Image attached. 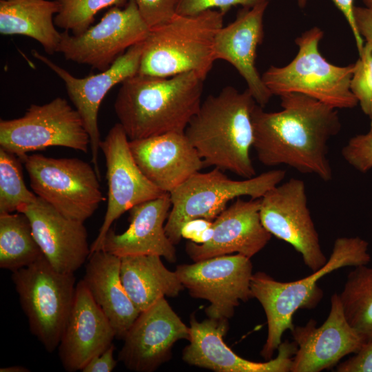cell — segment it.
Here are the masks:
<instances>
[{
	"mask_svg": "<svg viewBox=\"0 0 372 372\" xmlns=\"http://www.w3.org/2000/svg\"><path fill=\"white\" fill-rule=\"evenodd\" d=\"M330 302L329 315L320 327L311 319L305 325L294 326L290 331L297 345L290 372L331 369L364 344V340L346 318L339 293L335 292Z\"/></svg>",
	"mask_w": 372,
	"mask_h": 372,
	"instance_id": "e0dca14e",
	"label": "cell"
},
{
	"mask_svg": "<svg viewBox=\"0 0 372 372\" xmlns=\"http://www.w3.org/2000/svg\"><path fill=\"white\" fill-rule=\"evenodd\" d=\"M344 161L357 171L366 173L372 169V132L351 137L342 147Z\"/></svg>",
	"mask_w": 372,
	"mask_h": 372,
	"instance_id": "d6a6232c",
	"label": "cell"
},
{
	"mask_svg": "<svg viewBox=\"0 0 372 372\" xmlns=\"http://www.w3.org/2000/svg\"><path fill=\"white\" fill-rule=\"evenodd\" d=\"M189 338V327L162 298L141 311L123 338L118 359L130 371L152 372L168 361L177 341Z\"/></svg>",
	"mask_w": 372,
	"mask_h": 372,
	"instance_id": "2e32d148",
	"label": "cell"
},
{
	"mask_svg": "<svg viewBox=\"0 0 372 372\" xmlns=\"http://www.w3.org/2000/svg\"><path fill=\"white\" fill-rule=\"evenodd\" d=\"M1 372H29L30 370L22 366H10L0 369Z\"/></svg>",
	"mask_w": 372,
	"mask_h": 372,
	"instance_id": "60d3db41",
	"label": "cell"
},
{
	"mask_svg": "<svg viewBox=\"0 0 372 372\" xmlns=\"http://www.w3.org/2000/svg\"><path fill=\"white\" fill-rule=\"evenodd\" d=\"M354 63L350 88L363 113L369 116L372 105V45L365 42Z\"/></svg>",
	"mask_w": 372,
	"mask_h": 372,
	"instance_id": "1f68e13d",
	"label": "cell"
},
{
	"mask_svg": "<svg viewBox=\"0 0 372 372\" xmlns=\"http://www.w3.org/2000/svg\"><path fill=\"white\" fill-rule=\"evenodd\" d=\"M59 12L54 24L64 31L78 35L87 30L101 10L113 6H123L128 0H56Z\"/></svg>",
	"mask_w": 372,
	"mask_h": 372,
	"instance_id": "4dcf8cb0",
	"label": "cell"
},
{
	"mask_svg": "<svg viewBox=\"0 0 372 372\" xmlns=\"http://www.w3.org/2000/svg\"><path fill=\"white\" fill-rule=\"evenodd\" d=\"M337 372H372V339L349 359L337 364Z\"/></svg>",
	"mask_w": 372,
	"mask_h": 372,
	"instance_id": "d590c367",
	"label": "cell"
},
{
	"mask_svg": "<svg viewBox=\"0 0 372 372\" xmlns=\"http://www.w3.org/2000/svg\"><path fill=\"white\" fill-rule=\"evenodd\" d=\"M250 259L239 254H227L180 265L175 271L192 297L209 302L205 309L207 318L228 320L240 301L253 298Z\"/></svg>",
	"mask_w": 372,
	"mask_h": 372,
	"instance_id": "7c38bea8",
	"label": "cell"
},
{
	"mask_svg": "<svg viewBox=\"0 0 372 372\" xmlns=\"http://www.w3.org/2000/svg\"><path fill=\"white\" fill-rule=\"evenodd\" d=\"M143 41L130 47L107 69L83 78L74 76L38 51H32L37 59L47 65L65 83L69 99L81 116L89 134L92 163L99 178L98 159L101 140L98 125L99 110L104 97L113 87L138 74Z\"/></svg>",
	"mask_w": 372,
	"mask_h": 372,
	"instance_id": "9a60e30c",
	"label": "cell"
},
{
	"mask_svg": "<svg viewBox=\"0 0 372 372\" xmlns=\"http://www.w3.org/2000/svg\"><path fill=\"white\" fill-rule=\"evenodd\" d=\"M271 0H176L175 14L193 16L203 12L214 10H220L225 14L232 7L240 6L252 7Z\"/></svg>",
	"mask_w": 372,
	"mask_h": 372,
	"instance_id": "836d02e7",
	"label": "cell"
},
{
	"mask_svg": "<svg viewBox=\"0 0 372 372\" xmlns=\"http://www.w3.org/2000/svg\"><path fill=\"white\" fill-rule=\"evenodd\" d=\"M225 14L209 10L193 16L175 14L150 28L143 41L138 74L169 77L195 72L205 80L216 61L215 37Z\"/></svg>",
	"mask_w": 372,
	"mask_h": 372,
	"instance_id": "5b68a950",
	"label": "cell"
},
{
	"mask_svg": "<svg viewBox=\"0 0 372 372\" xmlns=\"http://www.w3.org/2000/svg\"><path fill=\"white\" fill-rule=\"evenodd\" d=\"M285 175L284 170L273 169L236 180L216 167L195 173L169 193L172 207L165 225L166 235L174 245L178 244L187 222L196 218L214 221L230 200L243 196L260 198L280 184Z\"/></svg>",
	"mask_w": 372,
	"mask_h": 372,
	"instance_id": "52a82bcc",
	"label": "cell"
},
{
	"mask_svg": "<svg viewBox=\"0 0 372 372\" xmlns=\"http://www.w3.org/2000/svg\"><path fill=\"white\" fill-rule=\"evenodd\" d=\"M60 146L87 153L90 136L81 116L61 96L31 105L21 117L0 121V148L19 158Z\"/></svg>",
	"mask_w": 372,
	"mask_h": 372,
	"instance_id": "30bf717a",
	"label": "cell"
},
{
	"mask_svg": "<svg viewBox=\"0 0 372 372\" xmlns=\"http://www.w3.org/2000/svg\"><path fill=\"white\" fill-rule=\"evenodd\" d=\"M129 145L143 174L165 193H170L205 167L185 132L132 140Z\"/></svg>",
	"mask_w": 372,
	"mask_h": 372,
	"instance_id": "603a6c76",
	"label": "cell"
},
{
	"mask_svg": "<svg viewBox=\"0 0 372 372\" xmlns=\"http://www.w3.org/2000/svg\"><path fill=\"white\" fill-rule=\"evenodd\" d=\"M114 346L111 344L105 351L93 358L81 370L83 372H111L117 364L114 357Z\"/></svg>",
	"mask_w": 372,
	"mask_h": 372,
	"instance_id": "f35d334b",
	"label": "cell"
},
{
	"mask_svg": "<svg viewBox=\"0 0 372 372\" xmlns=\"http://www.w3.org/2000/svg\"><path fill=\"white\" fill-rule=\"evenodd\" d=\"M214 234L213 221L204 218H196L187 222L181 229L182 238L203 244L208 242Z\"/></svg>",
	"mask_w": 372,
	"mask_h": 372,
	"instance_id": "8d00e7d4",
	"label": "cell"
},
{
	"mask_svg": "<svg viewBox=\"0 0 372 372\" xmlns=\"http://www.w3.org/2000/svg\"><path fill=\"white\" fill-rule=\"evenodd\" d=\"M120 273L127 294L140 311L165 296L176 297L184 289L176 272L169 270L158 255L121 257Z\"/></svg>",
	"mask_w": 372,
	"mask_h": 372,
	"instance_id": "484cf974",
	"label": "cell"
},
{
	"mask_svg": "<svg viewBox=\"0 0 372 372\" xmlns=\"http://www.w3.org/2000/svg\"><path fill=\"white\" fill-rule=\"evenodd\" d=\"M43 254L23 213L0 214V267L12 272L35 262Z\"/></svg>",
	"mask_w": 372,
	"mask_h": 372,
	"instance_id": "83f0119b",
	"label": "cell"
},
{
	"mask_svg": "<svg viewBox=\"0 0 372 372\" xmlns=\"http://www.w3.org/2000/svg\"><path fill=\"white\" fill-rule=\"evenodd\" d=\"M339 295L350 324L364 342L372 339V267H355Z\"/></svg>",
	"mask_w": 372,
	"mask_h": 372,
	"instance_id": "f1b7e54d",
	"label": "cell"
},
{
	"mask_svg": "<svg viewBox=\"0 0 372 372\" xmlns=\"http://www.w3.org/2000/svg\"><path fill=\"white\" fill-rule=\"evenodd\" d=\"M369 117L371 119L369 131L372 132V105H371V114L369 115Z\"/></svg>",
	"mask_w": 372,
	"mask_h": 372,
	"instance_id": "7bdbcfd3",
	"label": "cell"
},
{
	"mask_svg": "<svg viewBox=\"0 0 372 372\" xmlns=\"http://www.w3.org/2000/svg\"><path fill=\"white\" fill-rule=\"evenodd\" d=\"M116 337L108 318L96 303L83 280L78 282L72 309L62 333L59 357L68 372L81 371L105 351Z\"/></svg>",
	"mask_w": 372,
	"mask_h": 372,
	"instance_id": "44dd1931",
	"label": "cell"
},
{
	"mask_svg": "<svg viewBox=\"0 0 372 372\" xmlns=\"http://www.w3.org/2000/svg\"><path fill=\"white\" fill-rule=\"evenodd\" d=\"M12 280L30 332L48 353L58 347L76 291L74 273L57 271L42 256L13 271Z\"/></svg>",
	"mask_w": 372,
	"mask_h": 372,
	"instance_id": "ba28073f",
	"label": "cell"
},
{
	"mask_svg": "<svg viewBox=\"0 0 372 372\" xmlns=\"http://www.w3.org/2000/svg\"><path fill=\"white\" fill-rule=\"evenodd\" d=\"M204 81L195 72L169 77L138 73L125 79L114 108L129 140L185 132L202 103Z\"/></svg>",
	"mask_w": 372,
	"mask_h": 372,
	"instance_id": "7a4b0ae2",
	"label": "cell"
},
{
	"mask_svg": "<svg viewBox=\"0 0 372 372\" xmlns=\"http://www.w3.org/2000/svg\"><path fill=\"white\" fill-rule=\"evenodd\" d=\"M364 4V7L372 10V0H362Z\"/></svg>",
	"mask_w": 372,
	"mask_h": 372,
	"instance_id": "b9f144b4",
	"label": "cell"
},
{
	"mask_svg": "<svg viewBox=\"0 0 372 372\" xmlns=\"http://www.w3.org/2000/svg\"><path fill=\"white\" fill-rule=\"evenodd\" d=\"M256 104L248 89L240 92L230 85L201 103L185 134L205 167L227 170L244 178L256 176L250 149Z\"/></svg>",
	"mask_w": 372,
	"mask_h": 372,
	"instance_id": "3957f363",
	"label": "cell"
},
{
	"mask_svg": "<svg viewBox=\"0 0 372 372\" xmlns=\"http://www.w3.org/2000/svg\"><path fill=\"white\" fill-rule=\"evenodd\" d=\"M129 138L118 123L101 141L106 163L107 204L98 236L90 246V254L101 249L102 242L113 223L125 211L143 202L165 194L143 174L136 164L129 145Z\"/></svg>",
	"mask_w": 372,
	"mask_h": 372,
	"instance_id": "5bb4252c",
	"label": "cell"
},
{
	"mask_svg": "<svg viewBox=\"0 0 372 372\" xmlns=\"http://www.w3.org/2000/svg\"><path fill=\"white\" fill-rule=\"evenodd\" d=\"M19 159L33 192L68 218L84 223L105 200L94 167L83 160L37 154Z\"/></svg>",
	"mask_w": 372,
	"mask_h": 372,
	"instance_id": "9c48e42d",
	"label": "cell"
},
{
	"mask_svg": "<svg viewBox=\"0 0 372 372\" xmlns=\"http://www.w3.org/2000/svg\"><path fill=\"white\" fill-rule=\"evenodd\" d=\"M269 3L242 7L234 21L218 30L214 45L216 60H224L236 68L257 104L262 107L273 95L256 67V58L264 39L263 19Z\"/></svg>",
	"mask_w": 372,
	"mask_h": 372,
	"instance_id": "7402d4cb",
	"label": "cell"
},
{
	"mask_svg": "<svg viewBox=\"0 0 372 372\" xmlns=\"http://www.w3.org/2000/svg\"><path fill=\"white\" fill-rule=\"evenodd\" d=\"M59 9L56 0H0V33L30 37L53 54L61 39L54 21Z\"/></svg>",
	"mask_w": 372,
	"mask_h": 372,
	"instance_id": "4316f807",
	"label": "cell"
},
{
	"mask_svg": "<svg viewBox=\"0 0 372 372\" xmlns=\"http://www.w3.org/2000/svg\"><path fill=\"white\" fill-rule=\"evenodd\" d=\"M337 8L342 13L355 39L358 54H360L364 45V40L360 35L357 28L354 17V0H331ZM308 0H297V3L300 8H304Z\"/></svg>",
	"mask_w": 372,
	"mask_h": 372,
	"instance_id": "74e56055",
	"label": "cell"
},
{
	"mask_svg": "<svg viewBox=\"0 0 372 372\" xmlns=\"http://www.w3.org/2000/svg\"><path fill=\"white\" fill-rule=\"evenodd\" d=\"M134 1L149 28L166 22L175 14L176 0H134Z\"/></svg>",
	"mask_w": 372,
	"mask_h": 372,
	"instance_id": "e575fe53",
	"label": "cell"
},
{
	"mask_svg": "<svg viewBox=\"0 0 372 372\" xmlns=\"http://www.w3.org/2000/svg\"><path fill=\"white\" fill-rule=\"evenodd\" d=\"M88 259L83 280L110 322L116 338L123 339L141 311L123 285L121 258L99 250L92 253Z\"/></svg>",
	"mask_w": 372,
	"mask_h": 372,
	"instance_id": "d4e9b609",
	"label": "cell"
},
{
	"mask_svg": "<svg viewBox=\"0 0 372 372\" xmlns=\"http://www.w3.org/2000/svg\"><path fill=\"white\" fill-rule=\"evenodd\" d=\"M260 199V216L265 228L291 245L313 272L324 266L328 259L308 207L304 181L291 178Z\"/></svg>",
	"mask_w": 372,
	"mask_h": 372,
	"instance_id": "4fadbf2b",
	"label": "cell"
},
{
	"mask_svg": "<svg viewBox=\"0 0 372 372\" xmlns=\"http://www.w3.org/2000/svg\"><path fill=\"white\" fill-rule=\"evenodd\" d=\"M282 110L268 112L256 104L252 112L253 148L264 165H281L333 178L328 142L341 130L338 109L299 93L280 96Z\"/></svg>",
	"mask_w": 372,
	"mask_h": 372,
	"instance_id": "6da1fadb",
	"label": "cell"
},
{
	"mask_svg": "<svg viewBox=\"0 0 372 372\" xmlns=\"http://www.w3.org/2000/svg\"><path fill=\"white\" fill-rule=\"evenodd\" d=\"M45 258L57 271L74 273L88 259L90 247L83 222L68 218L43 199L21 207Z\"/></svg>",
	"mask_w": 372,
	"mask_h": 372,
	"instance_id": "ffe728a7",
	"label": "cell"
},
{
	"mask_svg": "<svg viewBox=\"0 0 372 372\" xmlns=\"http://www.w3.org/2000/svg\"><path fill=\"white\" fill-rule=\"evenodd\" d=\"M189 344L182 358L187 364L216 372H290L292 358L297 350L294 341L282 342L275 358L256 362L240 357L225 342L227 320L207 318L198 322L190 317Z\"/></svg>",
	"mask_w": 372,
	"mask_h": 372,
	"instance_id": "ac0fdd59",
	"label": "cell"
},
{
	"mask_svg": "<svg viewBox=\"0 0 372 372\" xmlns=\"http://www.w3.org/2000/svg\"><path fill=\"white\" fill-rule=\"evenodd\" d=\"M260 206V198H237L213 221L214 234L208 242L186 243L187 255L194 262L234 253L252 258L272 236L262 224Z\"/></svg>",
	"mask_w": 372,
	"mask_h": 372,
	"instance_id": "d6986e66",
	"label": "cell"
},
{
	"mask_svg": "<svg viewBox=\"0 0 372 372\" xmlns=\"http://www.w3.org/2000/svg\"><path fill=\"white\" fill-rule=\"evenodd\" d=\"M113 6L84 32H61L58 52L66 60L103 71L130 47L143 41L149 31L134 0L123 8Z\"/></svg>",
	"mask_w": 372,
	"mask_h": 372,
	"instance_id": "8fae6325",
	"label": "cell"
},
{
	"mask_svg": "<svg viewBox=\"0 0 372 372\" xmlns=\"http://www.w3.org/2000/svg\"><path fill=\"white\" fill-rule=\"evenodd\" d=\"M171 207L169 193L134 205L128 211V228L121 234H116L110 228L100 250L121 258L131 255H158L168 262H176L175 245L165 231Z\"/></svg>",
	"mask_w": 372,
	"mask_h": 372,
	"instance_id": "cb8c5ba5",
	"label": "cell"
},
{
	"mask_svg": "<svg viewBox=\"0 0 372 372\" xmlns=\"http://www.w3.org/2000/svg\"><path fill=\"white\" fill-rule=\"evenodd\" d=\"M323 31L314 26L296 40L298 48L293 59L285 66L271 65L261 75L272 95L299 93L335 109H351L358 101L350 88L354 63L338 66L320 53Z\"/></svg>",
	"mask_w": 372,
	"mask_h": 372,
	"instance_id": "8992f818",
	"label": "cell"
},
{
	"mask_svg": "<svg viewBox=\"0 0 372 372\" xmlns=\"http://www.w3.org/2000/svg\"><path fill=\"white\" fill-rule=\"evenodd\" d=\"M354 17L359 33L365 42L372 45V10L355 6Z\"/></svg>",
	"mask_w": 372,
	"mask_h": 372,
	"instance_id": "ab89813d",
	"label": "cell"
},
{
	"mask_svg": "<svg viewBox=\"0 0 372 372\" xmlns=\"http://www.w3.org/2000/svg\"><path fill=\"white\" fill-rule=\"evenodd\" d=\"M371 257L369 242L359 236L339 237L333 243L326 264L312 274L300 280L281 282L262 271L253 273L251 291L253 298L262 305L267 318V335L260 351L270 360L282 343L283 333L291 331L293 316L300 309H313L323 297L318 285L322 277L344 267L368 265Z\"/></svg>",
	"mask_w": 372,
	"mask_h": 372,
	"instance_id": "277c9868",
	"label": "cell"
},
{
	"mask_svg": "<svg viewBox=\"0 0 372 372\" xmlns=\"http://www.w3.org/2000/svg\"><path fill=\"white\" fill-rule=\"evenodd\" d=\"M19 160L0 148V214L18 211L38 197L26 187Z\"/></svg>",
	"mask_w": 372,
	"mask_h": 372,
	"instance_id": "f546056e",
	"label": "cell"
}]
</instances>
